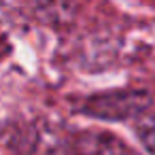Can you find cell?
Here are the masks:
<instances>
[{
    "label": "cell",
    "instance_id": "cell-1",
    "mask_svg": "<svg viewBox=\"0 0 155 155\" xmlns=\"http://www.w3.org/2000/svg\"><path fill=\"white\" fill-rule=\"evenodd\" d=\"M77 155H127L125 147L106 134H87L77 142Z\"/></svg>",
    "mask_w": 155,
    "mask_h": 155
},
{
    "label": "cell",
    "instance_id": "cell-2",
    "mask_svg": "<svg viewBox=\"0 0 155 155\" xmlns=\"http://www.w3.org/2000/svg\"><path fill=\"white\" fill-rule=\"evenodd\" d=\"M142 144L147 147V151L151 155H155V121L142 130Z\"/></svg>",
    "mask_w": 155,
    "mask_h": 155
}]
</instances>
